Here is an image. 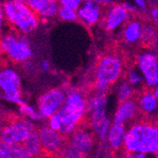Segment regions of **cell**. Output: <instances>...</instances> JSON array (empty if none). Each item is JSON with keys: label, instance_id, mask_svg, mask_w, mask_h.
<instances>
[{"label": "cell", "instance_id": "cell-36", "mask_svg": "<svg viewBox=\"0 0 158 158\" xmlns=\"http://www.w3.org/2000/svg\"><path fill=\"white\" fill-rule=\"evenodd\" d=\"M3 18H4L3 8H2V5H1V3H0V31H1L2 25H3Z\"/></svg>", "mask_w": 158, "mask_h": 158}, {"label": "cell", "instance_id": "cell-22", "mask_svg": "<svg viewBox=\"0 0 158 158\" xmlns=\"http://www.w3.org/2000/svg\"><path fill=\"white\" fill-rule=\"evenodd\" d=\"M19 112L21 113V114H23L24 117H27L31 119H33V120L42 119L41 114L33 107L26 104L25 102L19 105Z\"/></svg>", "mask_w": 158, "mask_h": 158}, {"label": "cell", "instance_id": "cell-10", "mask_svg": "<svg viewBox=\"0 0 158 158\" xmlns=\"http://www.w3.org/2000/svg\"><path fill=\"white\" fill-rule=\"evenodd\" d=\"M65 92L60 88H54L43 94L38 99V110L42 118H48L63 105Z\"/></svg>", "mask_w": 158, "mask_h": 158}, {"label": "cell", "instance_id": "cell-25", "mask_svg": "<svg viewBox=\"0 0 158 158\" xmlns=\"http://www.w3.org/2000/svg\"><path fill=\"white\" fill-rule=\"evenodd\" d=\"M26 4L31 8V10L38 16V13L44 8L47 0H25Z\"/></svg>", "mask_w": 158, "mask_h": 158}, {"label": "cell", "instance_id": "cell-3", "mask_svg": "<svg viewBox=\"0 0 158 158\" xmlns=\"http://www.w3.org/2000/svg\"><path fill=\"white\" fill-rule=\"evenodd\" d=\"M2 8L7 20L23 34H30L37 28L38 16L24 2L6 1Z\"/></svg>", "mask_w": 158, "mask_h": 158}, {"label": "cell", "instance_id": "cell-26", "mask_svg": "<svg viewBox=\"0 0 158 158\" xmlns=\"http://www.w3.org/2000/svg\"><path fill=\"white\" fill-rule=\"evenodd\" d=\"M0 158H13L12 145L0 140Z\"/></svg>", "mask_w": 158, "mask_h": 158}, {"label": "cell", "instance_id": "cell-11", "mask_svg": "<svg viewBox=\"0 0 158 158\" xmlns=\"http://www.w3.org/2000/svg\"><path fill=\"white\" fill-rule=\"evenodd\" d=\"M138 68L140 69L145 82L149 87H155L158 83V61L157 56L152 52H144L137 58Z\"/></svg>", "mask_w": 158, "mask_h": 158}, {"label": "cell", "instance_id": "cell-12", "mask_svg": "<svg viewBox=\"0 0 158 158\" xmlns=\"http://www.w3.org/2000/svg\"><path fill=\"white\" fill-rule=\"evenodd\" d=\"M128 18L129 12L121 5H114L111 7L106 13L103 26L106 31H112L124 24Z\"/></svg>", "mask_w": 158, "mask_h": 158}, {"label": "cell", "instance_id": "cell-15", "mask_svg": "<svg viewBox=\"0 0 158 158\" xmlns=\"http://www.w3.org/2000/svg\"><path fill=\"white\" fill-rule=\"evenodd\" d=\"M77 16L84 22L86 25L93 26L95 25L100 17V7L98 4L91 2V1H85L81 7L78 9Z\"/></svg>", "mask_w": 158, "mask_h": 158}, {"label": "cell", "instance_id": "cell-28", "mask_svg": "<svg viewBox=\"0 0 158 158\" xmlns=\"http://www.w3.org/2000/svg\"><path fill=\"white\" fill-rule=\"evenodd\" d=\"M48 118H49L48 127L50 129H52V130H54V131L59 132L60 129H61V126H62V121H61L60 117L58 116V114L55 113L54 114H52V116L49 117Z\"/></svg>", "mask_w": 158, "mask_h": 158}, {"label": "cell", "instance_id": "cell-37", "mask_svg": "<svg viewBox=\"0 0 158 158\" xmlns=\"http://www.w3.org/2000/svg\"><path fill=\"white\" fill-rule=\"evenodd\" d=\"M6 120H7V116H3V114H0V130H1V128L5 124Z\"/></svg>", "mask_w": 158, "mask_h": 158}, {"label": "cell", "instance_id": "cell-30", "mask_svg": "<svg viewBox=\"0 0 158 158\" xmlns=\"http://www.w3.org/2000/svg\"><path fill=\"white\" fill-rule=\"evenodd\" d=\"M85 1H91V2L97 3L98 5H103V6H108L112 3V0H85Z\"/></svg>", "mask_w": 158, "mask_h": 158}, {"label": "cell", "instance_id": "cell-1", "mask_svg": "<svg viewBox=\"0 0 158 158\" xmlns=\"http://www.w3.org/2000/svg\"><path fill=\"white\" fill-rule=\"evenodd\" d=\"M126 153H154L158 152V129L148 118L135 123L126 132L123 145ZM128 155V154H127ZM126 155V156H127Z\"/></svg>", "mask_w": 158, "mask_h": 158}, {"label": "cell", "instance_id": "cell-16", "mask_svg": "<svg viewBox=\"0 0 158 158\" xmlns=\"http://www.w3.org/2000/svg\"><path fill=\"white\" fill-rule=\"evenodd\" d=\"M125 135H126L125 124L114 123L112 126H110L106 138L112 152H116L122 148Z\"/></svg>", "mask_w": 158, "mask_h": 158}, {"label": "cell", "instance_id": "cell-33", "mask_svg": "<svg viewBox=\"0 0 158 158\" xmlns=\"http://www.w3.org/2000/svg\"><path fill=\"white\" fill-rule=\"evenodd\" d=\"M151 16H152V20L157 22V20H158V10H157V8H152L151 10Z\"/></svg>", "mask_w": 158, "mask_h": 158}, {"label": "cell", "instance_id": "cell-35", "mask_svg": "<svg viewBox=\"0 0 158 158\" xmlns=\"http://www.w3.org/2000/svg\"><path fill=\"white\" fill-rule=\"evenodd\" d=\"M41 69H42V71H44V72H46V71H48L49 69V63L47 60L43 61V63L41 64Z\"/></svg>", "mask_w": 158, "mask_h": 158}, {"label": "cell", "instance_id": "cell-13", "mask_svg": "<svg viewBox=\"0 0 158 158\" xmlns=\"http://www.w3.org/2000/svg\"><path fill=\"white\" fill-rule=\"evenodd\" d=\"M139 113L140 111L135 98L124 100V102H119L118 111L114 114V123L125 124L129 120L134 119Z\"/></svg>", "mask_w": 158, "mask_h": 158}, {"label": "cell", "instance_id": "cell-9", "mask_svg": "<svg viewBox=\"0 0 158 158\" xmlns=\"http://www.w3.org/2000/svg\"><path fill=\"white\" fill-rule=\"evenodd\" d=\"M42 146V156H63L66 138L59 132L54 131L48 126L38 129Z\"/></svg>", "mask_w": 158, "mask_h": 158}, {"label": "cell", "instance_id": "cell-5", "mask_svg": "<svg viewBox=\"0 0 158 158\" xmlns=\"http://www.w3.org/2000/svg\"><path fill=\"white\" fill-rule=\"evenodd\" d=\"M36 126L31 120L16 116H7V120L0 130V140L9 144H23Z\"/></svg>", "mask_w": 158, "mask_h": 158}, {"label": "cell", "instance_id": "cell-6", "mask_svg": "<svg viewBox=\"0 0 158 158\" xmlns=\"http://www.w3.org/2000/svg\"><path fill=\"white\" fill-rule=\"evenodd\" d=\"M123 71L121 60L116 55H104L97 64L95 81L108 84L110 87L120 78Z\"/></svg>", "mask_w": 158, "mask_h": 158}, {"label": "cell", "instance_id": "cell-24", "mask_svg": "<svg viewBox=\"0 0 158 158\" xmlns=\"http://www.w3.org/2000/svg\"><path fill=\"white\" fill-rule=\"evenodd\" d=\"M12 155H13V158H30V157H31L23 144H12Z\"/></svg>", "mask_w": 158, "mask_h": 158}, {"label": "cell", "instance_id": "cell-19", "mask_svg": "<svg viewBox=\"0 0 158 158\" xmlns=\"http://www.w3.org/2000/svg\"><path fill=\"white\" fill-rule=\"evenodd\" d=\"M137 93L134 87V85H132L128 81L122 82L118 90V102H124V100L132 99V98H136Z\"/></svg>", "mask_w": 158, "mask_h": 158}, {"label": "cell", "instance_id": "cell-18", "mask_svg": "<svg viewBox=\"0 0 158 158\" xmlns=\"http://www.w3.org/2000/svg\"><path fill=\"white\" fill-rule=\"evenodd\" d=\"M140 31H141V25L136 21H133L129 23L123 31V37L125 41L128 43H135L140 38Z\"/></svg>", "mask_w": 158, "mask_h": 158}, {"label": "cell", "instance_id": "cell-34", "mask_svg": "<svg viewBox=\"0 0 158 158\" xmlns=\"http://www.w3.org/2000/svg\"><path fill=\"white\" fill-rule=\"evenodd\" d=\"M127 157H132V158H146L147 155L145 153H141V152H135V153L128 154Z\"/></svg>", "mask_w": 158, "mask_h": 158}, {"label": "cell", "instance_id": "cell-27", "mask_svg": "<svg viewBox=\"0 0 158 158\" xmlns=\"http://www.w3.org/2000/svg\"><path fill=\"white\" fill-rule=\"evenodd\" d=\"M82 3V0H60V5L62 7L77 10Z\"/></svg>", "mask_w": 158, "mask_h": 158}, {"label": "cell", "instance_id": "cell-2", "mask_svg": "<svg viewBox=\"0 0 158 158\" xmlns=\"http://www.w3.org/2000/svg\"><path fill=\"white\" fill-rule=\"evenodd\" d=\"M61 118L59 133L65 138L85 121V95L79 91H71L65 95L64 102L56 112Z\"/></svg>", "mask_w": 158, "mask_h": 158}, {"label": "cell", "instance_id": "cell-32", "mask_svg": "<svg viewBox=\"0 0 158 158\" xmlns=\"http://www.w3.org/2000/svg\"><path fill=\"white\" fill-rule=\"evenodd\" d=\"M135 3L142 10H147V4L145 2V0H135Z\"/></svg>", "mask_w": 158, "mask_h": 158}, {"label": "cell", "instance_id": "cell-17", "mask_svg": "<svg viewBox=\"0 0 158 158\" xmlns=\"http://www.w3.org/2000/svg\"><path fill=\"white\" fill-rule=\"evenodd\" d=\"M23 145L31 157L42 156V146L37 129H34L33 131L31 132V134L28 135V136L23 143Z\"/></svg>", "mask_w": 158, "mask_h": 158}, {"label": "cell", "instance_id": "cell-39", "mask_svg": "<svg viewBox=\"0 0 158 158\" xmlns=\"http://www.w3.org/2000/svg\"><path fill=\"white\" fill-rule=\"evenodd\" d=\"M152 1H157V0H152Z\"/></svg>", "mask_w": 158, "mask_h": 158}, {"label": "cell", "instance_id": "cell-20", "mask_svg": "<svg viewBox=\"0 0 158 158\" xmlns=\"http://www.w3.org/2000/svg\"><path fill=\"white\" fill-rule=\"evenodd\" d=\"M59 10V4L57 3L56 0H47V2L41 10V11L38 13V17L48 19L54 17Z\"/></svg>", "mask_w": 158, "mask_h": 158}, {"label": "cell", "instance_id": "cell-7", "mask_svg": "<svg viewBox=\"0 0 158 158\" xmlns=\"http://www.w3.org/2000/svg\"><path fill=\"white\" fill-rule=\"evenodd\" d=\"M0 48L16 63H25L33 55L30 43L24 42L20 38L10 34L5 35L0 39Z\"/></svg>", "mask_w": 158, "mask_h": 158}, {"label": "cell", "instance_id": "cell-23", "mask_svg": "<svg viewBox=\"0 0 158 158\" xmlns=\"http://www.w3.org/2000/svg\"><path fill=\"white\" fill-rule=\"evenodd\" d=\"M58 13H59L60 18L63 20H65V21H74L78 17L76 10H70V9H67L64 7L59 8Z\"/></svg>", "mask_w": 158, "mask_h": 158}, {"label": "cell", "instance_id": "cell-38", "mask_svg": "<svg viewBox=\"0 0 158 158\" xmlns=\"http://www.w3.org/2000/svg\"><path fill=\"white\" fill-rule=\"evenodd\" d=\"M5 1H15V2H25V0H5Z\"/></svg>", "mask_w": 158, "mask_h": 158}, {"label": "cell", "instance_id": "cell-14", "mask_svg": "<svg viewBox=\"0 0 158 158\" xmlns=\"http://www.w3.org/2000/svg\"><path fill=\"white\" fill-rule=\"evenodd\" d=\"M138 99V109L143 116H152L153 112L156 111L157 108V98L153 94V90L152 87L144 88L141 93L136 96Z\"/></svg>", "mask_w": 158, "mask_h": 158}, {"label": "cell", "instance_id": "cell-4", "mask_svg": "<svg viewBox=\"0 0 158 158\" xmlns=\"http://www.w3.org/2000/svg\"><path fill=\"white\" fill-rule=\"evenodd\" d=\"M81 124L76 130L66 137L65 146L63 151V156L70 158L86 157L92 152L95 141L93 131H87L85 126Z\"/></svg>", "mask_w": 158, "mask_h": 158}, {"label": "cell", "instance_id": "cell-31", "mask_svg": "<svg viewBox=\"0 0 158 158\" xmlns=\"http://www.w3.org/2000/svg\"><path fill=\"white\" fill-rule=\"evenodd\" d=\"M128 12H135L136 11V8L134 6V5H132V4H129V3H123L122 5H121Z\"/></svg>", "mask_w": 158, "mask_h": 158}, {"label": "cell", "instance_id": "cell-21", "mask_svg": "<svg viewBox=\"0 0 158 158\" xmlns=\"http://www.w3.org/2000/svg\"><path fill=\"white\" fill-rule=\"evenodd\" d=\"M155 31L153 30V27L151 26H144L141 27L140 31V38L141 41L143 42V44H145L146 46L152 45L153 41H155Z\"/></svg>", "mask_w": 158, "mask_h": 158}, {"label": "cell", "instance_id": "cell-8", "mask_svg": "<svg viewBox=\"0 0 158 158\" xmlns=\"http://www.w3.org/2000/svg\"><path fill=\"white\" fill-rule=\"evenodd\" d=\"M0 89L3 91L1 98L18 105L24 103L21 99V80L19 75L10 68L0 69Z\"/></svg>", "mask_w": 158, "mask_h": 158}, {"label": "cell", "instance_id": "cell-29", "mask_svg": "<svg viewBox=\"0 0 158 158\" xmlns=\"http://www.w3.org/2000/svg\"><path fill=\"white\" fill-rule=\"evenodd\" d=\"M128 81L135 86L142 81V77L135 69L132 68L129 70V72H128Z\"/></svg>", "mask_w": 158, "mask_h": 158}]
</instances>
